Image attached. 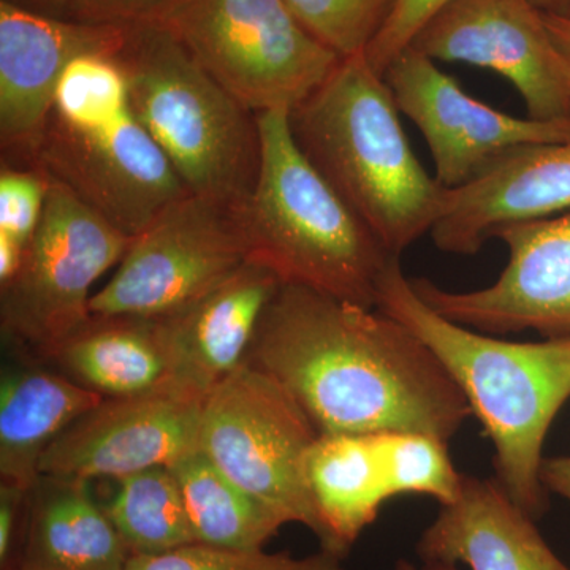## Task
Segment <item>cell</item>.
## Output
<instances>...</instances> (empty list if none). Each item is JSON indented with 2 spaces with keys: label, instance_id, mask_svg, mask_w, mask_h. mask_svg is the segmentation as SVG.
Returning a JSON list of instances; mask_svg holds the SVG:
<instances>
[{
  "label": "cell",
  "instance_id": "obj_29",
  "mask_svg": "<svg viewBox=\"0 0 570 570\" xmlns=\"http://www.w3.org/2000/svg\"><path fill=\"white\" fill-rule=\"evenodd\" d=\"M31 490L0 483V570H20Z\"/></svg>",
  "mask_w": 570,
  "mask_h": 570
},
{
  "label": "cell",
  "instance_id": "obj_12",
  "mask_svg": "<svg viewBox=\"0 0 570 570\" xmlns=\"http://www.w3.org/2000/svg\"><path fill=\"white\" fill-rule=\"evenodd\" d=\"M411 48L436 62L494 71L519 91L532 119H570L568 67L531 0H452Z\"/></svg>",
  "mask_w": 570,
  "mask_h": 570
},
{
  "label": "cell",
  "instance_id": "obj_28",
  "mask_svg": "<svg viewBox=\"0 0 570 570\" xmlns=\"http://www.w3.org/2000/svg\"><path fill=\"white\" fill-rule=\"evenodd\" d=\"M452 0H396L381 31L367 45L366 59L384 77L393 59L411 47L420 31Z\"/></svg>",
  "mask_w": 570,
  "mask_h": 570
},
{
  "label": "cell",
  "instance_id": "obj_2",
  "mask_svg": "<svg viewBox=\"0 0 570 570\" xmlns=\"http://www.w3.org/2000/svg\"><path fill=\"white\" fill-rule=\"evenodd\" d=\"M376 309L436 354L493 442L499 485L532 519L542 517L549 508L543 442L570 397V336L515 343L456 324L420 298L401 258L379 281Z\"/></svg>",
  "mask_w": 570,
  "mask_h": 570
},
{
  "label": "cell",
  "instance_id": "obj_13",
  "mask_svg": "<svg viewBox=\"0 0 570 570\" xmlns=\"http://www.w3.org/2000/svg\"><path fill=\"white\" fill-rule=\"evenodd\" d=\"M205 397L174 379L140 395L104 397L52 442L40 475L91 482L174 466L198 450Z\"/></svg>",
  "mask_w": 570,
  "mask_h": 570
},
{
  "label": "cell",
  "instance_id": "obj_15",
  "mask_svg": "<svg viewBox=\"0 0 570 570\" xmlns=\"http://www.w3.org/2000/svg\"><path fill=\"white\" fill-rule=\"evenodd\" d=\"M129 26L62 20L0 0L2 164H32L63 70L86 52L118 55Z\"/></svg>",
  "mask_w": 570,
  "mask_h": 570
},
{
  "label": "cell",
  "instance_id": "obj_6",
  "mask_svg": "<svg viewBox=\"0 0 570 570\" xmlns=\"http://www.w3.org/2000/svg\"><path fill=\"white\" fill-rule=\"evenodd\" d=\"M148 22L255 115L294 111L343 59L285 0H167Z\"/></svg>",
  "mask_w": 570,
  "mask_h": 570
},
{
  "label": "cell",
  "instance_id": "obj_31",
  "mask_svg": "<svg viewBox=\"0 0 570 570\" xmlns=\"http://www.w3.org/2000/svg\"><path fill=\"white\" fill-rule=\"evenodd\" d=\"M540 480L547 491L558 494L570 504V455L543 459Z\"/></svg>",
  "mask_w": 570,
  "mask_h": 570
},
{
  "label": "cell",
  "instance_id": "obj_5",
  "mask_svg": "<svg viewBox=\"0 0 570 570\" xmlns=\"http://www.w3.org/2000/svg\"><path fill=\"white\" fill-rule=\"evenodd\" d=\"M116 58L130 105L187 193L238 208L261 165L257 115L151 22L130 24Z\"/></svg>",
  "mask_w": 570,
  "mask_h": 570
},
{
  "label": "cell",
  "instance_id": "obj_9",
  "mask_svg": "<svg viewBox=\"0 0 570 570\" xmlns=\"http://www.w3.org/2000/svg\"><path fill=\"white\" fill-rule=\"evenodd\" d=\"M247 261L235 209L187 193L134 236L89 309L91 316H168Z\"/></svg>",
  "mask_w": 570,
  "mask_h": 570
},
{
  "label": "cell",
  "instance_id": "obj_4",
  "mask_svg": "<svg viewBox=\"0 0 570 570\" xmlns=\"http://www.w3.org/2000/svg\"><path fill=\"white\" fill-rule=\"evenodd\" d=\"M261 165L235 209L249 261L283 285L376 309L392 257L296 145L288 112L257 115Z\"/></svg>",
  "mask_w": 570,
  "mask_h": 570
},
{
  "label": "cell",
  "instance_id": "obj_30",
  "mask_svg": "<svg viewBox=\"0 0 570 570\" xmlns=\"http://www.w3.org/2000/svg\"><path fill=\"white\" fill-rule=\"evenodd\" d=\"M167 0H75V21L89 24H140L148 22Z\"/></svg>",
  "mask_w": 570,
  "mask_h": 570
},
{
  "label": "cell",
  "instance_id": "obj_37",
  "mask_svg": "<svg viewBox=\"0 0 570 570\" xmlns=\"http://www.w3.org/2000/svg\"><path fill=\"white\" fill-rule=\"evenodd\" d=\"M570 14V13H569Z\"/></svg>",
  "mask_w": 570,
  "mask_h": 570
},
{
  "label": "cell",
  "instance_id": "obj_34",
  "mask_svg": "<svg viewBox=\"0 0 570 570\" xmlns=\"http://www.w3.org/2000/svg\"><path fill=\"white\" fill-rule=\"evenodd\" d=\"M7 2L22 7V9L61 18V14L70 13L75 0H7Z\"/></svg>",
  "mask_w": 570,
  "mask_h": 570
},
{
  "label": "cell",
  "instance_id": "obj_27",
  "mask_svg": "<svg viewBox=\"0 0 570 570\" xmlns=\"http://www.w3.org/2000/svg\"><path fill=\"white\" fill-rule=\"evenodd\" d=\"M50 176L39 167L2 164L0 235L28 247L43 217Z\"/></svg>",
  "mask_w": 570,
  "mask_h": 570
},
{
  "label": "cell",
  "instance_id": "obj_1",
  "mask_svg": "<svg viewBox=\"0 0 570 570\" xmlns=\"http://www.w3.org/2000/svg\"><path fill=\"white\" fill-rule=\"evenodd\" d=\"M247 363L275 379L318 434L423 433L449 442L472 415L441 360L395 318L281 285Z\"/></svg>",
  "mask_w": 570,
  "mask_h": 570
},
{
  "label": "cell",
  "instance_id": "obj_16",
  "mask_svg": "<svg viewBox=\"0 0 570 570\" xmlns=\"http://www.w3.org/2000/svg\"><path fill=\"white\" fill-rule=\"evenodd\" d=\"M570 209V140L524 146L474 181L445 190L431 230L442 253L475 255L504 225L546 219Z\"/></svg>",
  "mask_w": 570,
  "mask_h": 570
},
{
  "label": "cell",
  "instance_id": "obj_8",
  "mask_svg": "<svg viewBox=\"0 0 570 570\" xmlns=\"http://www.w3.org/2000/svg\"><path fill=\"white\" fill-rule=\"evenodd\" d=\"M317 438L294 397L246 362L206 395L198 450L236 485L287 523L303 524L330 551L328 531L305 474Z\"/></svg>",
  "mask_w": 570,
  "mask_h": 570
},
{
  "label": "cell",
  "instance_id": "obj_26",
  "mask_svg": "<svg viewBox=\"0 0 570 570\" xmlns=\"http://www.w3.org/2000/svg\"><path fill=\"white\" fill-rule=\"evenodd\" d=\"M341 554L321 549L296 558L287 551L234 550L217 547H183L156 557H132L126 570H346Z\"/></svg>",
  "mask_w": 570,
  "mask_h": 570
},
{
  "label": "cell",
  "instance_id": "obj_3",
  "mask_svg": "<svg viewBox=\"0 0 570 570\" xmlns=\"http://www.w3.org/2000/svg\"><path fill=\"white\" fill-rule=\"evenodd\" d=\"M288 121L306 159L392 257L431 234L448 189L412 151L395 97L365 51L341 59Z\"/></svg>",
  "mask_w": 570,
  "mask_h": 570
},
{
  "label": "cell",
  "instance_id": "obj_25",
  "mask_svg": "<svg viewBox=\"0 0 570 570\" xmlns=\"http://www.w3.org/2000/svg\"><path fill=\"white\" fill-rule=\"evenodd\" d=\"M307 31L341 58L366 50L396 0H285Z\"/></svg>",
  "mask_w": 570,
  "mask_h": 570
},
{
  "label": "cell",
  "instance_id": "obj_18",
  "mask_svg": "<svg viewBox=\"0 0 570 570\" xmlns=\"http://www.w3.org/2000/svg\"><path fill=\"white\" fill-rule=\"evenodd\" d=\"M417 553L469 570H570L497 479L471 475L423 531Z\"/></svg>",
  "mask_w": 570,
  "mask_h": 570
},
{
  "label": "cell",
  "instance_id": "obj_33",
  "mask_svg": "<svg viewBox=\"0 0 570 570\" xmlns=\"http://www.w3.org/2000/svg\"><path fill=\"white\" fill-rule=\"evenodd\" d=\"M554 45L560 50L570 78V14L543 13Z\"/></svg>",
  "mask_w": 570,
  "mask_h": 570
},
{
  "label": "cell",
  "instance_id": "obj_20",
  "mask_svg": "<svg viewBox=\"0 0 570 570\" xmlns=\"http://www.w3.org/2000/svg\"><path fill=\"white\" fill-rule=\"evenodd\" d=\"M104 397L55 367L17 358L0 376V483L31 490L63 431Z\"/></svg>",
  "mask_w": 570,
  "mask_h": 570
},
{
  "label": "cell",
  "instance_id": "obj_24",
  "mask_svg": "<svg viewBox=\"0 0 570 570\" xmlns=\"http://www.w3.org/2000/svg\"><path fill=\"white\" fill-rule=\"evenodd\" d=\"M104 508L132 557H156L195 543L170 466L142 469L119 479L118 490Z\"/></svg>",
  "mask_w": 570,
  "mask_h": 570
},
{
  "label": "cell",
  "instance_id": "obj_36",
  "mask_svg": "<svg viewBox=\"0 0 570 570\" xmlns=\"http://www.w3.org/2000/svg\"><path fill=\"white\" fill-rule=\"evenodd\" d=\"M531 2L543 13H570V0H531Z\"/></svg>",
  "mask_w": 570,
  "mask_h": 570
},
{
  "label": "cell",
  "instance_id": "obj_23",
  "mask_svg": "<svg viewBox=\"0 0 570 570\" xmlns=\"http://www.w3.org/2000/svg\"><path fill=\"white\" fill-rule=\"evenodd\" d=\"M170 469L181 489L195 543L217 549H264L288 524L276 510L236 485L200 450Z\"/></svg>",
  "mask_w": 570,
  "mask_h": 570
},
{
  "label": "cell",
  "instance_id": "obj_21",
  "mask_svg": "<svg viewBox=\"0 0 570 570\" xmlns=\"http://www.w3.org/2000/svg\"><path fill=\"white\" fill-rule=\"evenodd\" d=\"M127 549L89 482L40 475L29 494L20 570H126Z\"/></svg>",
  "mask_w": 570,
  "mask_h": 570
},
{
  "label": "cell",
  "instance_id": "obj_10",
  "mask_svg": "<svg viewBox=\"0 0 570 570\" xmlns=\"http://www.w3.org/2000/svg\"><path fill=\"white\" fill-rule=\"evenodd\" d=\"M29 167H39L129 236L187 194L129 102L82 121L48 119Z\"/></svg>",
  "mask_w": 570,
  "mask_h": 570
},
{
  "label": "cell",
  "instance_id": "obj_19",
  "mask_svg": "<svg viewBox=\"0 0 570 570\" xmlns=\"http://www.w3.org/2000/svg\"><path fill=\"white\" fill-rule=\"evenodd\" d=\"M393 433L318 434L307 452V487L333 553L346 557L382 505L406 494Z\"/></svg>",
  "mask_w": 570,
  "mask_h": 570
},
{
  "label": "cell",
  "instance_id": "obj_17",
  "mask_svg": "<svg viewBox=\"0 0 570 570\" xmlns=\"http://www.w3.org/2000/svg\"><path fill=\"white\" fill-rule=\"evenodd\" d=\"M281 285L275 273L247 261L181 309L157 317L170 351L171 379L208 395L245 365Z\"/></svg>",
  "mask_w": 570,
  "mask_h": 570
},
{
  "label": "cell",
  "instance_id": "obj_32",
  "mask_svg": "<svg viewBox=\"0 0 570 570\" xmlns=\"http://www.w3.org/2000/svg\"><path fill=\"white\" fill-rule=\"evenodd\" d=\"M26 249L20 243L0 235V287H6L20 272Z\"/></svg>",
  "mask_w": 570,
  "mask_h": 570
},
{
  "label": "cell",
  "instance_id": "obj_7",
  "mask_svg": "<svg viewBox=\"0 0 570 570\" xmlns=\"http://www.w3.org/2000/svg\"><path fill=\"white\" fill-rule=\"evenodd\" d=\"M132 239L50 176L43 217L21 269L0 287L3 344L17 358L48 365L91 317L94 285L119 265Z\"/></svg>",
  "mask_w": 570,
  "mask_h": 570
},
{
  "label": "cell",
  "instance_id": "obj_14",
  "mask_svg": "<svg viewBox=\"0 0 570 570\" xmlns=\"http://www.w3.org/2000/svg\"><path fill=\"white\" fill-rule=\"evenodd\" d=\"M509 250L498 279L478 291L452 292L426 277L411 279L428 306L480 333L534 330L570 336V209L494 232Z\"/></svg>",
  "mask_w": 570,
  "mask_h": 570
},
{
  "label": "cell",
  "instance_id": "obj_11",
  "mask_svg": "<svg viewBox=\"0 0 570 570\" xmlns=\"http://www.w3.org/2000/svg\"><path fill=\"white\" fill-rule=\"evenodd\" d=\"M384 78L397 110L425 138L444 189L466 186L515 149L570 140V119L519 118L480 102L414 48L393 59Z\"/></svg>",
  "mask_w": 570,
  "mask_h": 570
},
{
  "label": "cell",
  "instance_id": "obj_35",
  "mask_svg": "<svg viewBox=\"0 0 570 570\" xmlns=\"http://www.w3.org/2000/svg\"><path fill=\"white\" fill-rule=\"evenodd\" d=\"M392 570H460V568L456 564H449V562L423 561L422 566H417L407 560H400L396 561Z\"/></svg>",
  "mask_w": 570,
  "mask_h": 570
},
{
  "label": "cell",
  "instance_id": "obj_22",
  "mask_svg": "<svg viewBox=\"0 0 570 570\" xmlns=\"http://www.w3.org/2000/svg\"><path fill=\"white\" fill-rule=\"evenodd\" d=\"M48 366L102 397L140 395L171 379L163 324L151 317L91 316Z\"/></svg>",
  "mask_w": 570,
  "mask_h": 570
}]
</instances>
